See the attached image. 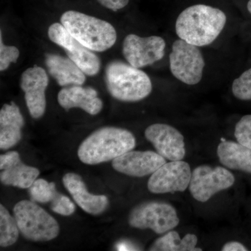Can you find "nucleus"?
Instances as JSON below:
<instances>
[{"mask_svg":"<svg viewBox=\"0 0 251 251\" xmlns=\"http://www.w3.org/2000/svg\"><path fill=\"white\" fill-rule=\"evenodd\" d=\"M227 23L222 10L206 4L188 6L178 16L175 31L179 39L203 47L210 45L221 34Z\"/></svg>","mask_w":251,"mask_h":251,"instance_id":"f257e3e1","label":"nucleus"},{"mask_svg":"<svg viewBox=\"0 0 251 251\" xmlns=\"http://www.w3.org/2000/svg\"><path fill=\"white\" fill-rule=\"evenodd\" d=\"M136 145L134 135L129 130L117 127H104L89 135L80 145L77 156L87 165L113 161L131 151Z\"/></svg>","mask_w":251,"mask_h":251,"instance_id":"f03ea898","label":"nucleus"},{"mask_svg":"<svg viewBox=\"0 0 251 251\" xmlns=\"http://www.w3.org/2000/svg\"><path fill=\"white\" fill-rule=\"evenodd\" d=\"M61 23L80 44L95 52H103L115 45L117 32L110 23L75 11H68Z\"/></svg>","mask_w":251,"mask_h":251,"instance_id":"7ed1b4c3","label":"nucleus"},{"mask_svg":"<svg viewBox=\"0 0 251 251\" xmlns=\"http://www.w3.org/2000/svg\"><path fill=\"white\" fill-rule=\"evenodd\" d=\"M105 82L110 95L124 102L140 101L152 91L146 73L121 61H112L107 65Z\"/></svg>","mask_w":251,"mask_h":251,"instance_id":"20e7f679","label":"nucleus"},{"mask_svg":"<svg viewBox=\"0 0 251 251\" xmlns=\"http://www.w3.org/2000/svg\"><path fill=\"white\" fill-rule=\"evenodd\" d=\"M14 213L20 232L28 240L49 242L58 236V223L35 203L21 201L15 205Z\"/></svg>","mask_w":251,"mask_h":251,"instance_id":"39448f33","label":"nucleus"},{"mask_svg":"<svg viewBox=\"0 0 251 251\" xmlns=\"http://www.w3.org/2000/svg\"><path fill=\"white\" fill-rule=\"evenodd\" d=\"M199 48L180 39L172 46L170 70L176 80L186 85H197L202 79L205 61Z\"/></svg>","mask_w":251,"mask_h":251,"instance_id":"423d86ee","label":"nucleus"},{"mask_svg":"<svg viewBox=\"0 0 251 251\" xmlns=\"http://www.w3.org/2000/svg\"><path fill=\"white\" fill-rule=\"evenodd\" d=\"M176 209L163 202H148L135 206L128 216V224L140 229H150L156 234H165L179 224Z\"/></svg>","mask_w":251,"mask_h":251,"instance_id":"0eeeda50","label":"nucleus"},{"mask_svg":"<svg viewBox=\"0 0 251 251\" xmlns=\"http://www.w3.org/2000/svg\"><path fill=\"white\" fill-rule=\"evenodd\" d=\"M234 182V175L227 168L202 165L192 171L188 188L196 201L206 202L214 195L232 187Z\"/></svg>","mask_w":251,"mask_h":251,"instance_id":"6e6552de","label":"nucleus"},{"mask_svg":"<svg viewBox=\"0 0 251 251\" xmlns=\"http://www.w3.org/2000/svg\"><path fill=\"white\" fill-rule=\"evenodd\" d=\"M49 39L67 52L68 57L75 63L87 75L94 76L100 69V61L97 54L75 39L62 25L54 23L50 26Z\"/></svg>","mask_w":251,"mask_h":251,"instance_id":"1a4fd4ad","label":"nucleus"},{"mask_svg":"<svg viewBox=\"0 0 251 251\" xmlns=\"http://www.w3.org/2000/svg\"><path fill=\"white\" fill-rule=\"evenodd\" d=\"M166 48V41L161 36L140 37L130 34L124 40L122 51L128 64L140 69L161 60Z\"/></svg>","mask_w":251,"mask_h":251,"instance_id":"9d476101","label":"nucleus"},{"mask_svg":"<svg viewBox=\"0 0 251 251\" xmlns=\"http://www.w3.org/2000/svg\"><path fill=\"white\" fill-rule=\"evenodd\" d=\"M192 171L188 163L172 161L165 163L151 175L148 188L154 194L184 192L188 188Z\"/></svg>","mask_w":251,"mask_h":251,"instance_id":"9b49d317","label":"nucleus"},{"mask_svg":"<svg viewBox=\"0 0 251 251\" xmlns=\"http://www.w3.org/2000/svg\"><path fill=\"white\" fill-rule=\"evenodd\" d=\"M145 138L152 144L157 153L169 161H181L186 156L184 137L173 126L154 124L145 131Z\"/></svg>","mask_w":251,"mask_h":251,"instance_id":"f8f14e48","label":"nucleus"},{"mask_svg":"<svg viewBox=\"0 0 251 251\" xmlns=\"http://www.w3.org/2000/svg\"><path fill=\"white\" fill-rule=\"evenodd\" d=\"M49 83L47 73L38 66L29 68L21 75V87L25 93L28 110L33 118L39 119L45 113V92Z\"/></svg>","mask_w":251,"mask_h":251,"instance_id":"ddd939ff","label":"nucleus"},{"mask_svg":"<svg viewBox=\"0 0 251 251\" xmlns=\"http://www.w3.org/2000/svg\"><path fill=\"white\" fill-rule=\"evenodd\" d=\"M166 159L152 151H130L112 161V167L119 173L135 177L152 175L166 163Z\"/></svg>","mask_w":251,"mask_h":251,"instance_id":"4468645a","label":"nucleus"},{"mask_svg":"<svg viewBox=\"0 0 251 251\" xmlns=\"http://www.w3.org/2000/svg\"><path fill=\"white\" fill-rule=\"evenodd\" d=\"M0 180L3 184L21 188L30 187L40 173L37 168L23 163L16 151L0 156Z\"/></svg>","mask_w":251,"mask_h":251,"instance_id":"2eb2a0df","label":"nucleus"},{"mask_svg":"<svg viewBox=\"0 0 251 251\" xmlns=\"http://www.w3.org/2000/svg\"><path fill=\"white\" fill-rule=\"evenodd\" d=\"M59 105L65 110L80 108L91 115H96L103 108V102L99 98L97 90L81 85L67 86L59 92Z\"/></svg>","mask_w":251,"mask_h":251,"instance_id":"dca6fc26","label":"nucleus"},{"mask_svg":"<svg viewBox=\"0 0 251 251\" xmlns=\"http://www.w3.org/2000/svg\"><path fill=\"white\" fill-rule=\"evenodd\" d=\"M63 184L72 195L75 202L84 211L92 215L102 214L108 207V198L105 196H96L87 191L85 182L80 176L75 173H67L63 176Z\"/></svg>","mask_w":251,"mask_h":251,"instance_id":"f3484780","label":"nucleus"},{"mask_svg":"<svg viewBox=\"0 0 251 251\" xmlns=\"http://www.w3.org/2000/svg\"><path fill=\"white\" fill-rule=\"evenodd\" d=\"M25 121L16 103L4 104L0 110V148L8 150L21 139Z\"/></svg>","mask_w":251,"mask_h":251,"instance_id":"a211bd4d","label":"nucleus"},{"mask_svg":"<svg viewBox=\"0 0 251 251\" xmlns=\"http://www.w3.org/2000/svg\"><path fill=\"white\" fill-rule=\"evenodd\" d=\"M46 65L51 76L62 87L85 83V73L69 57L48 53L46 54Z\"/></svg>","mask_w":251,"mask_h":251,"instance_id":"6ab92c4d","label":"nucleus"},{"mask_svg":"<svg viewBox=\"0 0 251 251\" xmlns=\"http://www.w3.org/2000/svg\"><path fill=\"white\" fill-rule=\"evenodd\" d=\"M221 164L229 170L251 174V150L239 143L224 141L217 148Z\"/></svg>","mask_w":251,"mask_h":251,"instance_id":"aec40b11","label":"nucleus"},{"mask_svg":"<svg viewBox=\"0 0 251 251\" xmlns=\"http://www.w3.org/2000/svg\"><path fill=\"white\" fill-rule=\"evenodd\" d=\"M198 239L194 234H185L180 237L176 231H168L164 235L157 239L150 248L152 251H202L197 248Z\"/></svg>","mask_w":251,"mask_h":251,"instance_id":"412c9836","label":"nucleus"},{"mask_svg":"<svg viewBox=\"0 0 251 251\" xmlns=\"http://www.w3.org/2000/svg\"><path fill=\"white\" fill-rule=\"evenodd\" d=\"M20 229L15 218L12 217L2 204L0 205V246L8 247L17 242Z\"/></svg>","mask_w":251,"mask_h":251,"instance_id":"4be33fe9","label":"nucleus"},{"mask_svg":"<svg viewBox=\"0 0 251 251\" xmlns=\"http://www.w3.org/2000/svg\"><path fill=\"white\" fill-rule=\"evenodd\" d=\"M29 188L31 198L37 202H51L57 194L54 183L45 179H36Z\"/></svg>","mask_w":251,"mask_h":251,"instance_id":"5701e85b","label":"nucleus"},{"mask_svg":"<svg viewBox=\"0 0 251 251\" xmlns=\"http://www.w3.org/2000/svg\"><path fill=\"white\" fill-rule=\"evenodd\" d=\"M232 92L234 97L239 100H251V68L233 81Z\"/></svg>","mask_w":251,"mask_h":251,"instance_id":"b1692460","label":"nucleus"},{"mask_svg":"<svg viewBox=\"0 0 251 251\" xmlns=\"http://www.w3.org/2000/svg\"><path fill=\"white\" fill-rule=\"evenodd\" d=\"M234 136L238 143L251 150V115H244L237 122Z\"/></svg>","mask_w":251,"mask_h":251,"instance_id":"393cba45","label":"nucleus"},{"mask_svg":"<svg viewBox=\"0 0 251 251\" xmlns=\"http://www.w3.org/2000/svg\"><path fill=\"white\" fill-rule=\"evenodd\" d=\"M20 51L15 46L4 45L3 43L2 34L0 36V71H4L9 68L11 63L17 62Z\"/></svg>","mask_w":251,"mask_h":251,"instance_id":"a878e982","label":"nucleus"},{"mask_svg":"<svg viewBox=\"0 0 251 251\" xmlns=\"http://www.w3.org/2000/svg\"><path fill=\"white\" fill-rule=\"evenodd\" d=\"M51 209L62 216H71L75 212V204L67 196L57 193L55 197L51 202Z\"/></svg>","mask_w":251,"mask_h":251,"instance_id":"bb28decb","label":"nucleus"},{"mask_svg":"<svg viewBox=\"0 0 251 251\" xmlns=\"http://www.w3.org/2000/svg\"><path fill=\"white\" fill-rule=\"evenodd\" d=\"M102 6L113 11L122 9L128 5L129 0H97Z\"/></svg>","mask_w":251,"mask_h":251,"instance_id":"cd10ccee","label":"nucleus"},{"mask_svg":"<svg viewBox=\"0 0 251 251\" xmlns=\"http://www.w3.org/2000/svg\"><path fill=\"white\" fill-rule=\"evenodd\" d=\"M222 251H247L249 249H247V247L244 245L242 243L239 242H235V241H232V242H229L226 243L224 246H223Z\"/></svg>","mask_w":251,"mask_h":251,"instance_id":"c85d7f7f","label":"nucleus"},{"mask_svg":"<svg viewBox=\"0 0 251 251\" xmlns=\"http://www.w3.org/2000/svg\"><path fill=\"white\" fill-rule=\"evenodd\" d=\"M247 9L249 12L250 13L251 15V0H249V2L247 4Z\"/></svg>","mask_w":251,"mask_h":251,"instance_id":"c756f323","label":"nucleus"}]
</instances>
